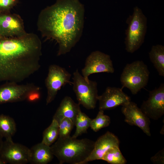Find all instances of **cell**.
<instances>
[{"label": "cell", "instance_id": "4fadbf2b", "mask_svg": "<svg viewBox=\"0 0 164 164\" xmlns=\"http://www.w3.org/2000/svg\"><path fill=\"white\" fill-rule=\"evenodd\" d=\"M121 111L125 117V122L131 125L138 127L147 135L151 136L150 119L136 104L131 101L122 106Z\"/></svg>", "mask_w": 164, "mask_h": 164}, {"label": "cell", "instance_id": "5b68a950", "mask_svg": "<svg viewBox=\"0 0 164 164\" xmlns=\"http://www.w3.org/2000/svg\"><path fill=\"white\" fill-rule=\"evenodd\" d=\"M149 74L146 65L142 61L137 60L126 65L121 74L120 81L123 87L135 95L147 85Z\"/></svg>", "mask_w": 164, "mask_h": 164}, {"label": "cell", "instance_id": "52a82bcc", "mask_svg": "<svg viewBox=\"0 0 164 164\" xmlns=\"http://www.w3.org/2000/svg\"><path fill=\"white\" fill-rule=\"evenodd\" d=\"M40 90L39 87L32 83L19 84L7 81L0 85V104L24 101L32 93Z\"/></svg>", "mask_w": 164, "mask_h": 164}, {"label": "cell", "instance_id": "277c9868", "mask_svg": "<svg viewBox=\"0 0 164 164\" xmlns=\"http://www.w3.org/2000/svg\"><path fill=\"white\" fill-rule=\"evenodd\" d=\"M147 18L142 10L135 7L132 15L126 20L128 27L125 31V50L133 53L138 50L144 42L147 29Z\"/></svg>", "mask_w": 164, "mask_h": 164}, {"label": "cell", "instance_id": "3957f363", "mask_svg": "<svg viewBox=\"0 0 164 164\" xmlns=\"http://www.w3.org/2000/svg\"><path fill=\"white\" fill-rule=\"evenodd\" d=\"M94 142L87 138L78 139L69 135L58 138L50 148L59 164H82L90 155Z\"/></svg>", "mask_w": 164, "mask_h": 164}, {"label": "cell", "instance_id": "30bf717a", "mask_svg": "<svg viewBox=\"0 0 164 164\" xmlns=\"http://www.w3.org/2000/svg\"><path fill=\"white\" fill-rule=\"evenodd\" d=\"M29 149L14 142L12 138L3 141L0 150V158L4 164H26L29 162Z\"/></svg>", "mask_w": 164, "mask_h": 164}, {"label": "cell", "instance_id": "484cf974", "mask_svg": "<svg viewBox=\"0 0 164 164\" xmlns=\"http://www.w3.org/2000/svg\"><path fill=\"white\" fill-rule=\"evenodd\" d=\"M151 161L154 164H164V149L159 151L150 159Z\"/></svg>", "mask_w": 164, "mask_h": 164}, {"label": "cell", "instance_id": "44dd1931", "mask_svg": "<svg viewBox=\"0 0 164 164\" xmlns=\"http://www.w3.org/2000/svg\"><path fill=\"white\" fill-rule=\"evenodd\" d=\"M92 119L80 110L78 112L75 121L76 127L75 132L72 137L77 138L84 133H86L90 126Z\"/></svg>", "mask_w": 164, "mask_h": 164}, {"label": "cell", "instance_id": "7a4b0ae2", "mask_svg": "<svg viewBox=\"0 0 164 164\" xmlns=\"http://www.w3.org/2000/svg\"><path fill=\"white\" fill-rule=\"evenodd\" d=\"M42 48L40 39L33 33L0 36V82L19 83L37 72L40 67Z\"/></svg>", "mask_w": 164, "mask_h": 164}, {"label": "cell", "instance_id": "d4e9b609", "mask_svg": "<svg viewBox=\"0 0 164 164\" xmlns=\"http://www.w3.org/2000/svg\"><path fill=\"white\" fill-rule=\"evenodd\" d=\"M19 2V0H0V13L10 12Z\"/></svg>", "mask_w": 164, "mask_h": 164}, {"label": "cell", "instance_id": "ffe728a7", "mask_svg": "<svg viewBox=\"0 0 164 164\" xmlns=\"http://www.w3.org/2000/svg\"><path fill=\"white\" fill-rule=\"evenodd\" d=\"M59 136V124L56 121L53 119L50 125L43 132L41 142L50 146L57 139Z\"/></svg>", "mask_w": 164, "mask_h": 164}, {"label": "cell", "instance_id": "6da1fadb", "mask_svg": "<svg viewBox=\"0 0 164 164\" xmlns=\"http://www.w3.org/2000/svg\"><path fill=\"white\" fill-rule=\"evenodd\" d=\"M84 7L79 0H57L40 12L37 20L38 30L47 39L59 45L57 55L69 52L82 35Z\"/></svg>", "mask_w": 164, "mask_h": 164}, {"label": "cell", "instance_id": "8fae6325", "mask_svg": "<svg viewBox=\"0 0 164 164\" xmlns=\"http://www.w3.org/2000/svg\"><path fill=\"white\" fill-rule=\"evenodd\" d=\"M140 109L149 119H159L164 114V84L149 92V97L142 103Z\"/></svg>", "mask_w": 164, "mask_h": 164}, {"label": "cell", "instance_id": "5bb4252c", "mask_svg": "<svg viewBox=\"0 0 164 164\" xmlns=\"http://www.w3.org/2000/svg\"><path fill=\"white\" fill-rule=\"evenodd\" d=\"M99 110L104 111L123 106L130 101L129 96L125 93L122 88L108 87L104 92L98 96Z\"/></svg>", "mask_w": 164, "mask_h": 164}, {"label": "cell", "instance_id": "e0dca14e", "mask_svg": "<svg viewBox=\"0 0 164 164\" xmlns=\"http://www.w3.org/2000/svg\"><path fill=\"white\" fill-rule=\"evenodd\" d=\"M50 146L41 142L29 149V162L32 164H47L53 158Z\"/></svg>", "mask_w": 164, "mask_h": 164}, {"label": "cell", "instance_id": "ac0fdd59", "mask_svg": "<svg viewBox=\"0 0 164 164\" xmlns=\"http://www.w3.org/2000/svg\"><path fill=\"white\" fill-rule=\"evenodd\" d=\"M149 55L159 75L164 77V46L159 44L153 46Z\"/></svg>", "mask_w": 164, "mask_h": 164}, {"label": "cell", "instance_id": "7c38bea8", "mask_svg": "<svg viewBox=\"0 0 164 164\" xmlns=\"http://www.w3.org/2000/svg\"><path fill=\"white\" fill-rule=\"evenodd\" d=\"M27 33L23 21L19 15L10 12L0 13V36L19 37Z\"/></svg>", "mask_w": 164, "mask_h": 164}, {"label": "cell", "instance_id": "7402d4cb", "mask_svg": "<svg viewBox=\"0 0 164 164\" xmlns=\"http://www.w3.org/2000/svg\"><path fill=\"white\" fill-rule=\"evenodd\" d=\"M102 160L111 164H125L127 160L122 154L119 147H116L109 150Z\"/></svg>", "mask_w": 164, "mask_h": 164}, {"label": "cell", "instance_id": "cb8c5ba5", "mask_svg": "<svg viewBox=\"0 0 164 164\" xmlns=\"http://www.w3.org/2000/svg\"><path fill=\"white\" fill-rule=\"evenodd\" d=\"M74 124L70 119L65 118L59 124V138H63L70 135Z\"/></svg>", "mask_w": 164, "mask_h": 164}, {"label": "cell", "instance_id": "9c48e42d", "mask_svg": "<svg viewBox=\"0 0 164 164\" xmlns=\"http://www.w3.org/2000/svg\"><path fill=\"white\" fill-rule=\"evenodd\" d=\"M114 69L110 55L99 51L92 52L87 57L81 70L82 76L87 81L91 74L100 73H113Z\"/></svg>", "mask_w": 164, "mask_h": 164}, {"label": "cell", "instance_id": "4316f807", "mask_svg": "<svg viewBox=\"0 0 164 164\" xmlns=\"http://www.w3.org/2000/svg\"><path fill=\"white\" fill-rule=\"evenodd\" d=\"M2 138L0 135V150L3 142ZM0 164H4L2 160L0 158Z\"/></svg>", "mask_w": 164, "mask_h": 164}, {"label": "cell", "instance_id": "603a6c76", "mask_svg": "<svg viewBox=\"0 0 164 164\" xmlns=\"http://www.w3.org/2000/svg\"><path fill=\"white\" fill-rule=\"evenodd\" d=\"M111 123L110 117L104 114V111L99 110L96 117L92 119L90 127L95 132L108 126Z\"/></svg>", "mask_w": 164, "mask_h": 164}, {"label": "cell", "instance_id": "8992f818", "mask_svg": "<svg viewBox=\"0 0 164 164\" xmlns=\"http://www.w3.org/2000/svg\"><path fill=\"white\" fill-rule=\"evenodd\" d=\"M73 89L78 103L87 109H94L98 96L97 82L87 81L77 69L73 73Z\"/></svg>", "mask_w": 164, "mask_h": 164}, {"label": "cell", "instance_id": "ba28073f", "mask_svg": "<svg viewBox=\"0 0 164 164\" xmlns=\"http://www.w3.org/2000/svg\"><path fill=\"white\" fill-rule=\"evenodd\" d=\"M71 77V74L65 68L56 64L50 66L45 81L47 90V105L54 100L62 87L67 84H72Z\"/></svg>", "mask_w": 164, "mask_h": 164}, {"label": "cell", "instance_id": "2e32d148", "mask_svg": "<svg viewBox=\"0 0 164 164\" xmlns=\"http://www.w3.org/2000/svg\"><path fill=\"white\" fill-rule=\"evenodd\" d=\"M80 104L70 97L66 96L62 100L53 117L59 124L65 118L70 119L74 123L76 116L80 110Z\"/></svg>", "mask_w": 164, "mask_h": 164}, {"label": "cell", "instance_id": "d6986e66", "mask_svg": "<svg viewBox=\"0 0 164 164\" xmlns=\"http://www.w3.org/2000/svg\"><path fill=\"white\" fill-rule=\"evenodd\" d=\"M16 131L14 119L4 114L0 115V135L5 139L12 138Z\"/></svg>", "mask_w": 164, "mask_h": 164}, {"label": "cell", "instance_id": "9a60e30c", "mask_svg": "<svg viewBox=\"0 0 164 164\" xmlns=\"http://www.w3.org/2000/svg\"><path fill=\"white\" fill-rule=\"evenodd\" d=\"M118 138L112 133L108 131L100 136L95 142L94 148L88 157L82 164L97 160H102L106 153L110 149L119 147Z\"/></svg>", "mask_w": 164, "mask_h": 164}]
</instances>
